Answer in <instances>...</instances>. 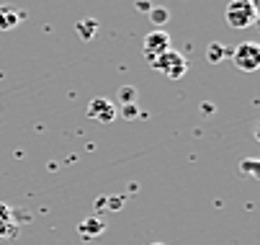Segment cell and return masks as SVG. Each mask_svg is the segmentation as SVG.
Returning a JSON list of instances; mask_svg holds the SVG:
<instances>
[{
	"label": "cell",
	"instance_id": "obj_14",
	"mask_svg": "<svg viewBox=\"0 0 260 245\" xmlns=\"http://www.w3.org/2000/svg\"><path fill=\"white\" fill-rule=\"evenodd\" d=\"M124 119H137V114H139V109H137V103H126V106H121V111H119Z\"/></svg>",
	"mask_w": 260,
	"mask_h": 245
},
{
	"label": "cell",
	"instance_id": "obj_5",
	"mask_svg": "<svg viewBox=\"0 0 260 245\" xmlns=\"http://www.w3.org/2000/svg\"><path fill=\"white\" fill-rule=\"evenodd\" d=\"M88 116L95 119V121L108 124V121H114L119 116V111H116V103H111L108 98H93L88 103Z\"/></svg>",
	"mask_w": 260,
	"mask_h": 245
},
{
	"label": "cell",
	"instance_id": "obj_8",
	"mask_svg": "<svg viewBox=\"0 0 260 245\" xmlns=\"http://www.w3.org/2000/svg\"><path fill=\"white\" fill-rule=\"evenodd\" d=\"M18 23V13L13 6H0V31H11Z\"/></svg>",
	"mask_w": 260,
	"mask_h": 245
},
{
	"label": "cell",
	"instance_id": "obj_2",
	"mask_svg": "<svg viewBox=\"0 0 260 245\" xmlns=\"http://www.w3.org/2000/svg\"><path fill=\"white\" fill-rule=\"evenodd\" d=\"M152 67L157 70L160 75L170 78V80H180V78L185 75V70H188V65H185V57L178 54L175 49H168V52L157 54V57L152 59Z\"/></svg>",
	"mask_w": 260,
	"mask_h": 245
},
{
	"label": "cell",
	"instance_id": "obj_16",
	"mask_svg": "<svg viewBox=\"0 0 260 245\" xmlns=\"http://www.w3.org/2000/svg\"><path fill=\"white\" fill-rule=\"evenodd\" d=\"M150 245H162V242H150Z\"/></svg>",
	"mask_w": 260,
	"mask_h": 245
},
{
	"label": "cell",
	"instance_id": "obj_7",
	"mask_svg": "<svg viewBox=\"0 0 260 245\" xmlns=\"http://www.w3.org/2000/svg\"><path fill=\"white\" fill-rule=\"evenodd\" d=\"M16 235V222H13V209L0 201V240Z\"/></svg>",
	"mask_w": 260,
	"mask_h": 245
},
{
	"label": "cell",
	"instance_id": "obj_1",
	"mask_svg": "<svg viewBox=\"0 0 260 245\" xmlns=\"http://www.w3.org/2000/svg\"><path fill=\"white\" fill-rule=\"evenodd\" d=\"M224 18L232 28H250V26L257 23L260 11H257L255 0H232L224 11Z\"/></svg>",
	"mask_w": 260,
	"mask_h": 245
},
{
	"label": "cell",
	"instance_id": "obj_15",
	"mask_svg": "<svg viewBox=\"0 0 260 245\" xmlns=\"http://www.w3.org/2000/svg\"><path fill=\"white\" fill-rule=\"evenodd\" d=\"M137 8H139V11H147V13H150V8H152V6L147 3V0H139V3H137Z\"/></svg>",
	"mask_w": 260,
	"mask_h": 245
},
{
	"label": "cell",
	"instance_id": "obj_10",
	"mask_svg": "<svg viewBox=\"0 0 260 245\" xmlns=\"http://www.w3.org/2000/svg\"><path fill=\"white\" fill-rule=\"evenodd\" d=\"M240 170H245L250 178H260V163L255 158H247V160H240Z\"/></svg>",
	"mask_w": 260,
	"mask_h": 245
},
{
	"label": "cell",
	"instance_id": "obj_3",
	"mask_svg": "<svg viewBox=\"0 0 260 245\" xmlns=\"http://www.w3.org/2000/svg\"><path fill=\"white\" fill-rule=\"evenodd\" d=\"M232 62L242 73H255L260 67V47L255 42H242L240 47L232 49Z\"/></svg>",
	"mask_w": 260,
	"mask_h": 245
},
{
	"label": "cell",
	"instance_id": "obj_11",
	"mask_svg": "<svg viewBox=\"0 0 260 245\" xmlns=\"http://www.w3.org/2000/svg\"><path fill=\"white\" fill-rule=\"evenodd\" d=\"M150 18H152L155 26H162V23H168L170 13H168V8H162V6H152V8H150Z\"/></svg>",
	"mask_w": 260,
	"mask_h": 245
},
{
	"label": "cell",
	"instance_id": "obj_6",
	"mask_svg": "<svg viewBox=\"0 0 260 245\" xmlns=\"http://www.w3.org/2000/svg\"><path fill=\"white\" fill-rule=\"evenodd\" d=\"M103 230H106V222H103L101 217H95V215H90V217L80 220V225H78V232H80V237H85V240H90V237L101 235Z\"/></svg>",
	"mask_w": 260,
	"mask_h": 245
},
{
	"label": "cell",
	"instance_id": "obj_12",
	"mask_svg": "<svg viewBox=\"0 0 260 245\" xmlns=\"http://www.w3.org/2000/svg\"><path fill=\"white\" fill-rule=\"evenodd\" d=\"M78 28H80V37H83V39H90L93 34L98 31V23H95L93 18H85V21L78 23Z\"/></svg>",
	"mask_w": 260,
	"mask_h": 245
},
{
	"label": "cell",
	"instance_id": "obj_13",
	"mask_svg": "<svg viewBox=\"0 0 260 245\" xmlns=\"http://www.w3.org/2000/svg\"><path fill=\"white\" fill-rule=\"evenodd\" d=\"M119 101H121V106H126V103H137V88L124 85L121 93H119Z\"/></svg>",
	"mask_w": 260,
	"mask_h": 245
},
{
	"label": "cell",
	"instance_id": "obj_4",
	"mask_svg": "<svg viewBox=\"0 0 260 245\" xmlns=\"http://www.w3.org/2000/svg\"><path fill=\"white\" fill-rule=\"evenodd\" d=\"M170 49V34L168 31H162V28H155V31H150L144 37V54L150 57V59H155L157 54H162V52H168Z\"/></svg>",
	"mask_w": 260,
	"mask_h": 245
},
{
	"label": "cell",
	"instance_id": "obj_9",
	"mask_svg": "<svg viewBox=\"0 0 260 245\" xmlns=\"http://www.w3.org/2000/svg\"><path fill=\"white\" fill-rule=\"evenodd\" d=\"M232 52L224 47V44H209V49H206V59L211 62V65H216V62H221V59H224V57H230Z\"/></svg>",
	"mask_w": 260,
	"mask_h": 245
}]
</instances>
